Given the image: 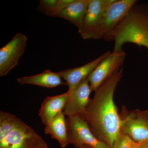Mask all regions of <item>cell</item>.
Wrapping results in <instances>:
<instances>
[{"instance_id": "20", "label": "cell", "mask_w": 148, "mask_h": 148, "mask_svg": "<svg viewBox=\"0 0 148 148\" xmlns=\"http://www.w3.org/2000/svg\"><path fill=\"white\" fill-rule=\"evenodd\" d=\"M82 148H92L91 147H89V146H84L83 147H82Z\"/></svg>"}, {"instance_id": "10", "label": "cell", "mask_w": 148, "mask_h": 148, "mask_svg": "<svg viewBox=\"0 0 148 148\" xmlns=\"http://www.w3.org/2000/svg\"><path fill=\"white\" fill-rule=\"evenodd\" d=\"M137 2L136 0H113L106 11L103 30V38L113 32Z\"/></svg>"}, {"instance_id": "13", "label": "cell", "mask_w": 148, "mask_h": 148, "mask_svg": "<svg viewBox=\"0 0 148 148\" xmlns=\"http://www.w3.org/2000/svg\"><path fill=\"white\" fill-rule=\"evenodd\" d=\"M65 115L63 111L60 112L45 125L44 128L45 133L57 140L62 148H66L70 144Z\"/></svg>"}, {"instance_id": "4", "label": "cell", "mask_w": 148, "mask_h": 148, "mask_svg": "<svg viewBox=\"0 0 148 148\" xmlns=\"http://www.w3.org/2000/svg\"><path fill=\"white\" fill-rule=\"evenodd\" d=\"M113 0H89L81 27L78 29L84 40L103 38V30L106 11Z\"/></svg>"}, {"instance_id": "7", "label": "cell", "mask_w": 148, "mask_h": 148, "mask_svg": "<svg viewBox=\"0 0 148 148\" xmlns=\"http://www.w3.org/2000/svg\"><path fill=\"white\" fill-rule=\"evenodd\" d=\"M27 40L26 36L18 33L0 49V76L6 75L18 65L27 47Z\"/></svg>"}, {"instance_id": "17", "label": "cell", "mask_w": 148, "mask_h": 148, "mask_svg": "<svg viewBox=\"0 0 148 148\" xmlns=\"http://www.w3.org/2000/svg\"><path fill=\"white\" fill-rule=\"evenodd\" d=\"M135 145L130 138L121 132L112 148H135Z\"/></svg>"}, {"instance_id": "12", "label": "cell", "mask_w": 148, "mask_h": 148, "mask_svg": "<svg viewBox=\"0 0 148 148\" xmlns=\"http://www.w3.org/2000/svg\"><path fill=\"white\" fill-rule=\"evenodd\" d=\"M69 94L65 93L53 96H48L44 100L39 111L43 124H48L60 112L63 111Z\"/></svg>"}, {"instance_id": "3", "label": "cell", "mask_w": 148, "mask_h": 148, "mask_svg": "<svg viewBox=\"0 0 148 148\" xmlns=\"http://www.w3.org/2000/svg\"><path fill=\"white\" fill-rule=\"evenodd\" d=\"M0 148H49L47 143L15 116L0 112Z\"/></svg>"}, {"instance_id": "9", "label": "cell", "mask_w": 148, "mask_h": 148, "mask_svg": "<svg viewBox=\"0 0 148 148\" xmlns=\"http://www.w3.org/2000/svg\"><path fill=\"white\" fill-rule=\"evenodd\" d=\"M91 92L89 82L86 79L80 83L71 92L69 93L63 110L64 114L68 117L82 114L90 102Z\"/></svg>"}, {"instance_id": "6", "label": "cell", "mask_w": 148, "mask_h": 148, "mask_svg": "<svg viewBox=\"0 0 148 148\" xmlns=\"http://www.w3.org/2000/svg\"><path fill=\"white\" fill-rule=\"evenodd\" d=\"M66 121L69 143L76 148L88 146L92 148H111L95 137L79 116L68 117Z\"/></svg>"}, {"instance_id": "16", "label": "cell", "mask_w": 148, "mask_h": 148, "mask_svg": "<svg viewBox=\"0 0 148 148\" xmlns=\"http://www.w3.org/2000/svg\"><path fill=\"white\" fill-rule=\"evenodd\" d=\"M58 0H40L37 10L45 15L50 16Z\"/></svg>"}, {"instance_id": "11", "label": "cell", "mask_w": 148, "mask_h": 148, "mask_svg": "<svg viewBox=\"0 0 148 148\" xmlns=\"http://www.w3.org/2000/svg\"><path fill=\"white\" fill-rule=\"evenodd\" d=\"M110 51L101 54L98 58L80 67L65 69L58 72L61 78L66 81L69 86V93L71 92L80 83L88 77V76L106 56L111 53Z\"/></svg>"}, {"instance_id": "18", "label": "cell", "mask_w": 148, "mask_h": 148, "mask_svg": "<svg viewBox=\"0 0 148 148\" xmlns=\"http://www.w3.org/2000/svg\"><path fill=\"white\" fill-rule=\"evenodd\" d=\"M74 1V0H58L55 8L50 16L56 17L58 14L68 7L69 5L71 4Z\"/></svg>"}, {"instance_id": "19", "label": "cell", "mask_w": 148, "mask_h": 148, "mask_svg": "<svg viewBox=\"0 0 148 148\" xmlns=\"http://www.w3.org/2000/svg\"><path fill=\"white\" fill-rule=\"evenodd\" d=\"M135 148H148V142L142 144L136 143Z\"/></svg>"}, {"instance_id": "2", "label": "cell", "mask_w": 148, "mask_h": 148, "mask_svg": "<svg viewBox=\"0 0 148 148\" xmlns=\"http://www.w3.org/2000/svg\"><path fill=\"white\" fill-rule=\"evenodd\" d=\"M114 42V51L123 49V45L131 43L148 49V6L135 4L113 32L105 39Z\"/></svg>"}, {"instance_id": "15", "label": "cell", "mask_w": 148, "mask_h": 148, "mask_svg": "<svg viewBox=\"0 0 148 148\" xmlns=\"http://www.w3.org/2000/svg\"><path fill=\"white\" fill-rule=\"evenodd\" d=\"M89 1V0H74L56 17L68 20L79 29L81 27Z\"/></svg>"}, {"instance_id": "5", "label": "cell", "mask_w": 148, "mask_h": 148, "mask_svg": "<svg viewBox=\"0 0 148 148\" xmlns=\"http://www.w3.org/2000/svg\"><path fill=\"white\" fill-rule=\"evenodd\" d=\"M120 114L121 132L137 144L148 142V110H128L122 108Z\"/></svg>"}, {"instance_id": "1", "label": "cell", "mask_w": 148, "mask_h": 148, "mask_svg": "<svg viewBox=\"0 0 148 148\" xmlns=\"http://www.w3.org/2000/svg\"><path fill=\"white\" fill-rule=\"evenodd\" d=\"M123 70H117L95 90L93 98L79 116L95 137L111 148L121 132L120 116L114 96L122 77Z\"/></svg>"}, {"instance_id": "14", "label": "cell", "mask_w": 148, "mask_h": 148, "mask_svg": "<svg viewBox=\"0 0 148 148\" xmlns=\"http://www.w3.org/2000/svg\"><path fill=\"white\" fill-rule=\"evenodd\" d=\"M17 81L22 84H32L47 88H53L59 85H67L63 82L58 73L49 70H45L41 73L31 76L18 78Z\"/></svg>"}, {"instance_id": "8", "label": "cell", "mask_w": 148, "mask_h": 148, "mask_svg": "<svg viewBox=\"0 0 148 148\" xmlns=\"http://www.w3.org/2000/svg\"><path fill=\"white\" fill-rule=\"evenodd\" d=\"M125 56L126 53L123 49L113 51L99 63L87 78L91 91H95L111 75L119 69Z\"/></svg>"}]
</instances>
